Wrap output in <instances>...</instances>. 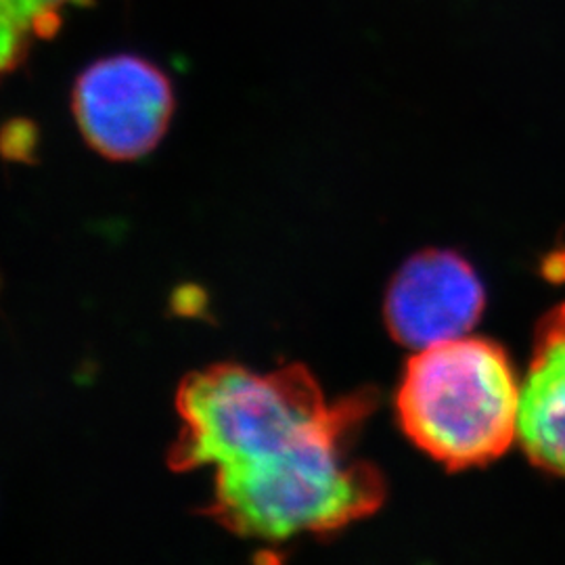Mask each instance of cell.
Instances as JSON below:
<instances>
[{
	"instance_id": "6da1fadb",
	"label": "cell",
	"mask_w": 565,
	"mask_h": 565,
	"mask_svg": "<svg viewBox=\"0 0 565 565\" xmlns=\"http://www.w3.org/2000/svg\"><path fill=\"white\" fill-rule=\"evenodd\" d=\"M373 403L371 394L329 401L302 364L270 373L214 364L177 392L181 431L168 465L214 469L205 515L237 536L323 539L384 503L382 473L354 455Z\"/></svg>"
},
{
	"instance_id": "7a4b0ae2",
	"label": "cell",
	"mask_w": 565,
	"mask_h": 565,
	"mask_svg": "<svg viewBox=\"0 0 565 565\" xmlns=\"http://www.w3.org/2000/svg\"><path fill=\"white\" fill-rule=\"evenodd\" d=\"M520 387L499 343L465 335L431 345L404 369L398 424L413 445L448 469L492 463L518 440Z\"/></svg>"
},
{
	"instance_id": "3957f363",
	"label": "cell",
	"mask_w": 565,
	"mask_h": 565,
	"mask_svg": "<svg viewBox=\"0 0 565 565\" xmlns=\"http://www.w3.org/2000/svg\"><path fill=\"white\" fill-rule=\"evenodd\" d=\"M72 107L86 142L103 158L126 162L162 141L174 114V90L151 61L114 55L82 72Z\"/></svg>"
},
{
	"instance_id": "277c9868",
	"label": "cell",
	"mask_w": 565,
	"mask_h": 565,
	"mask_svg": "<svg viewBox=\"0 0 565 565\" xmlns=\"http://www.w3.org/2000/svg\"><path fill=\"white\" fill-rule=\"evenodd\" d=\"M484 306V285L463 256L425 249L392 277L384 319L396 342L419 352L469 335Z\"/></svg>"
},
{
	"instance_id": "5b68a950",
	"label": "cell",
	"mask_w": 565,
	"mask_h": 565,
	"mask_svg": "<svg viewBox=\"0 0 565 565\" xmlns=\"http://www.w3.org/2000/svg\"><path fill=\"white\" fill-rule=\"evenodd\" d=\"M518 443L536 467L565 478V306L536 331L520 387Z\"/></svg>"
},
{
	"instance_id": "8992f818",
	"label": "cell",
	"mask_w": 565,
	"mask_h": 565,
	"mask_svg": "<svg viewBox=\"0 0 565 565\" xmlns=\"http://www.w3.org/2000/svg\"><path fill=\"white\" fill-rule=\"evenodd\" d=\"M86 0H0V21H7L34 39H51L61 25L67 4Z\"/></svg>"
}]
</instances>
